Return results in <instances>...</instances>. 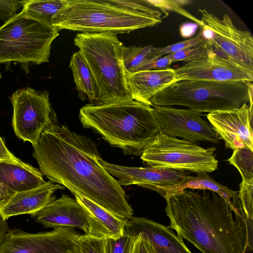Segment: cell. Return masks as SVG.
<instances>
[{
	"label": "cell",
	"instance_id": "obj_1",
	"mask_svg": "<svg viewBox=\"0 0 253 253\" xmlns=\"http://www.w3.org/2000/svg\"><path fill=\"white\" fill-rule=\"evenodd\" d=\"M33 147L40 171L49 180L126 221L133 216L125 191L99 163L97 146L90 138L55 124Z\"/></svg>",
	"mask_w": 253,
	"mask_h": 253
},
{
	"label": "cell",
	"instance_id": "obj_2",
	"mask_svg": "<svg viewBox=\"0 0 253 253\" xmlns=\"http://www.w3.org/2000/svg\"><path fill=\"white\" fill-rule=\"evenodd\" d=\"M164 198L169 227L202 253H246V240L232 211L217 193L185 189Z\"/></svg>",
	"mask_w": 253,
	"mask_h": 253
},
{
	"label": "cell",
	"instance_id": "obj_3",
	"mask_svg": "<svg viewBox=\"0 0 253 253\" xmlns=\"http://www.w3.org/2000/svg\"><path fill=\"white\" fill-rule=\"evenodd\" d=\"M52 25L84 33L117 35L156 26L163 12L150 1L136 0H63Z\"/></svg>",
	"mask_w": 253,
	"mask_h": 253
},
{
	"label": "cell",
	"instance_id": "obj_4",
	"mask_svg": "<svg viewBox=\"0 0 253 253\" xmlns=\"http://www.w3.org/2000/svg\"><path fill=\"white\" fill-rule=\"evenodd\" d=\"M79 119L84 128L127 155L140 156L160 131L154 107L133 100L86 104Z\"/></svg>",
	"mask_w": 253,
	"mask_h": 253
},
{
	"label": "cell",
	"instance_id": "obj_5",
	"mask_svg": "<svg viewBox=\"0 0 253 253\" xmlns=\"http://www.w3.org/2000/svg\"><path fill=\"white\" fill-rule=\"evenodd\" d=\"M74 43L94 78L98 89L95 104L132 100L123 63L125 46L116 35L80 33L76 35Z\"/></svg>",
	"mask_w": 253,
	"mask_h": 253
},
{
	"label": "cell",
	"instance_id": "obj_6",
	"mask_svg": "<svg viewBox=\"0 0 253 253\" xmlns=\"http://www.w3.org/2000/svg\"><path fill=\"white\" fill-rule=\"evenodd\" d=\"M253 83L186 80L176 81L152 97L151 105L182 106L202 112L240 108L253 102Z\"/></svg>",
	"mask_w": 253,
	"mask_h": 253
},
{
	"label": "cell",
	"instance_id": "obj_7",
	"mask_svg": "<svg viewBox=\"0 0 253 253\" xmlns=\"http://www.w3.org/2000/svg\"><path fill=\"white\" fill-rule=\"evenodd\" d=\"M59 35L57 28L20 12L0 27V64L47 62Z\"/></svg>",
	"mask_w": 253,
	"mask_h": 253
},
{
	"label": "cell",
	"instance_id": "obj_8",
	"mask_svg": "<svg viewBox=\"0 0 253 253\" xmlns=\"http://www.w3.org/2000/svg\"><path fill=\"white\" fill-rule=\"evenodd\" d=\"M216 148L167 135L161 131L145 148L140 158L150 167L180 171L211 172L218 168Z\"/></svg>",
	"mask_w": 253,
	"mask_h": 253
},
{
	"label": "cell",
	"instance_id": "obj_9",
	"mask_svg": "<svg viewBox=\"0 0 253 253\" xmlns=\"http://www.w3.org/2000/svg\"><path fill=\"white\" fill-rule=\"evenodd\" d=\"M199 25L208 43L223 56L246 69L253 72V37L250 32L237 28L225 14L219 19L205 9Z\"/></svg>",
	"mask_w": 253,
	"mask_h": 253
},
{
	"label": "cell",
	"instance_id": "obj_10",
	"mask_svg": "<svg viewBox=\"0 0 253 253\" xmlns=\"http://www.w3.org/2000/svg\"><path fill=\"white\" fill-rule=\"evenodd\" d=\"M12 126L16 135L34 146L43 131L55 124V114L48 93L30 87L17 90L10 97Z\"/></svg>",
	"mask_w": 253,
	"mask_h": 253
},
{
	"label": "cell",
	"instance_id": "obj_11",
	"mask_svg": "<svg viewBox=\"0 0 253 253\" xmlns=\"http://www.w3.org/2000/svg\"><path fill=\"white\" fill-rule=\"evenodd\" d=\"M80 235L69 227L38 233L9 229L0 244V253H66Z\"/></svg>",
	"mask_w": 253,
	"mask_h": 253
},
{
	"label": "cell",
	"instance_id": "obj_12",
	"mask_svg": "<svg viewBox=\"0 0 253 253\" xmlns=\"http://www.w3.org/2000/svg\"><path fill=\"white\" fill-rule=\"evenodd\" d=\"M174 72L175 82L186 80L248 83L253 81V72L220 55L211 45L205 54L174 69Z\"/></svg>",
	"mask_w": 253,
	"mask_h": 253
},
{
	"label": "cell",
	"instance_id": "obj_13",
	"mask_svg": "<svg viewBox=\"0 0 253 253\" xmlns=\"http://www.w3.org/2000/svg\"><path fill=\"white\" fill-rule=\"evenodd\" d=\"M154 110L160 131L167 135L182 137L194 142L202 141L216 143L220 139L199 112L170 106H156Z\"/></svg>",
	"mask_w": 253,
	"mask_h": 253
},
{
	"label": "cell",
	"instance_id": "obj_14",
	"mask_svg": "<svg viewBox=\"0 0 253 253\" xmlns=\"http://www.w3.org/2000/svg\"><path fill=\"white\" fill-rule=\"evenodd\" d=\"M207 118L214 130L233 151L247 147L253 151V102L240 108L208 113Z\"/></svg>",
	"mask_w": 253,
	"mask_h": 253
},
{
	"label": "cell",
	"instance_id": "obj_15",
	"mask_svg": "<svg viewBox=\"0 0 253 253\" xmlns=\"http://www.w3.org/2000/svg\"><path fill=\"white\" fill-rule=\"evenodd\" d=\"M101 166L113 176L117 178L121 186L136 185L155 191L160 194L164 189L178 183L185 172L156 167H130L113 164L100 157Z\"/></svg>",
	"mask_w": 253,
	"mask_h": 253
},
{
	"label": "cell",
	"instance_id": "obj_16",
	"mask_svg": "<svg viewBox=\"0 0 253 253\" xmlns=\"http://www.w3.org/2000/svg\"><path fill=\"white\" fill-rule=\"evenodd\" d=\"M124 233L147 240L156 253H192L169 227L145 217H131L126 221Z\"/></svg>",
	"mask_w": 253,
	"mask_h": 253
},
{
	"label": "cell",
	"instance_id": "obj_17",
	"mask_svg": "<svg viewBox=\"0 0 253 253\" xmlns=\"http://www.w3.org/2000/svg\"><path fill=\"white\" fill-rule=\"evenodd\" d=\"M36 221L46 228L69 227L82 230L89 234L87 213L76 200L62 194L51 201L36 215Z\"/></svg>",
	"mask_w": 253,
	"mask_h": 253
},
{
	"label": "cell",
	"instance_id": "obj_18",
	"mask_svg": "<svg viewBox=\"0 0 253 253\" xmlns=\"http://www.w3.org/2000/svg\"><path fill=\"white\" fill-rule=\"evenodd\" d=\"M65 188L49 180L40 187L15 193L9 201L0 210V216L6 220L11 216L30 214L33 216L55 199L52 195L58 190Z\"/></svg>",
	"mask_w": 253,
	"mask_h": 253
},
{
	"label": "cell",
	"instance_id": "obj_19",
	"mask_svg": "<svg viewBox=\"0 0 253 253\" xmlns=\"http://www.w3.org/2000/svg\"><path fill=\"white\" fill-rule=\"evenodd\" d=\"M132 100L151 105V100L165 87L175 82L174 69L141 71L126 75Z\"/></svg>",
	"mask_w": 253,
	"mask_h": 253
},
{
	"label": "cell",
	"instance_id": "obj_20",
	"mask_svg": "<svg viewBox=\"0 0 253 253\" xmlns=\"http://www.w3.org/2000/svg\"><path fill=\"white\" fill-rule=\"evenodd\" d=\"M75 198L87 213L89 225L88 235L117 239L123 235L126 220L84 197L75 195Z\"/></svg>",
	"mask_w": 253,
	"mask_h": 253
},
{
	"label": "cell",
	"instance_id": "obj_21",
	"mask_svg": "<svg viewBox=\"0 0 253 253\" xmlns=\"http://www.w3.org/2000/svg\"><path fill=\"white\" fill-rule=\"evenodd\" d=\"M0 182L15 193L28 191L46 184L37 169L25 163L0 161Z\"/></svg>",
	"mask_w": 253,
	"mask_h": 253
},
{
	"label": "cell",
	"instance_id": "obj_22",
	"mask_svg": "<svg viewBox=\"0 0 253 253\" xmlns=\"http://www.w3.org/2000/svg\"><path fill=\"white\" fill-rule=\"evenodd\" d=\"M188 189L214 192L223 198L232 212L235 211L231 199L237 192L217 183L205 172H198L195 176L189 175L185 176L176 184L164 189L160 195L164 198L167 195L180 192Z\"/></svg>",
	"mask_w": 253,
	"mask_h": 253
},
{
	"label": "cell",
	"instance_id": "obj_23",
	"mask_svg": "<svg viewBox=\"0 0 253 253\" xmlns=\"http://www.w3.org/2000/svg\"><path fill=\"white\" fill-rule=\"evenodd\" d=\"M69 66L77 90L86 96L90 104H95L98 98L97 87L92 72L80 51L72 54Z\"/></svg>",
	"mask_w": 253,
	"mask_h": 253
},
{
	"label": "cell",
	"instance_id": "obj_24",
	"mask_svg": "<svg viewBox=\"0 0 253 253\" xmlns=\"http://www.w3.org/2000/svg\"><path fill=\"white\" fill-rule=\"evenodd\" d=\"M21 2L23 7L21 13L51 27L53 17L63 5V0H26Z\"/></svg>",
	"mask_w": 253,
	"mask_h": 253
},
{
	"label": "cell",
	"instance_id": "obj_25",
	"mask_svg": "<svg viewBox=\"0 0 253 253\" xmlns=\"http://www.w3.org/2000/svg\"><path fill=\"white\" fill-rule=\"evenodd\" d=\"M157 47L152 45L125 47L123 63L126 74L136 72L145 62L153 59Z\"/></svg>",
	"mask_w": 253,
	"mask_h": 253
},
{
	"label": "cell",
	"instance_id": "obj_26",
	"mask_svg": "<svg viewBox=\"0 0 253 253\" xmlns=\"http://www.w3.org/2000/svg\"><path fill=\"white\" fill-rule=\"evenodd\" d=\"M227 161L238 170L243 181L253 182V151L247 147L235 150Z\"/></svg>",
	"mask_w": 253,
	"mask_h": 253
},
{
	"label": "cell",
	"instance_id": "obj_27",
	"mask_svg": "<svg viewBox=\"0 0 253 253\" xmlns=\"http://www.w3.org/2000/svg\"><path fill=\"white\" fill-rule=\"evenodd\" d=\"M253 182L246 183L242 181L240 184L239 198L234 199L232 204L244 217L248 223L253 226Z\"/></svg>",
	"mask_w": 253,
	"mask_h": 253
},
{
	"label": "cell",
	"instance_id": "obj_28",
	"mask_svg": "<svg viewBox=\"0 0 253 253\" xmlns=\"http://www.w3.org/2000/svg\"><path fill=\"white\" fill-rule=\"evenodd\" d=\"M206 42L207 41L204 36L203 31L201 29L196 37L190 40L168 45L163 47H157L154 54V59H157L163 55L165 56V55L174 53L187 48L194 47Z\"/></svg>",
	"mask_w": 253,
	"mask_h": 253
},
{
	"label": "cell",
	"instance_id": "obj_29",
	"mask_svg": "<svg viewBox=\"0 0 253 253\" xmlns=\"http://www.w3.org/2000/svg\"><path fill=\"white\" fill-rule=\"evenodd\" d=\"M80 253H106L105 238L88 235H80L76 241Z\"/></svg>",
	"mask_w": 253,
	"mask_h": 253
},
{
	"label": "cell",
	"instance_id": "obj_30",
	"mask_svg": "<svg viewBox=\"0 0 253 253\" xmlns=\"http://www.w3.org/2000/svg\"><path fill=\"white\" fill-rule=\"evenodd\" d=\"M135 237L124 233L117 239H105L106 253H132Z\"/></svg>",
	"mask_w": 253,
	"mask_h": 253
},
{
	"label": "cell",
	"instance_id": "obj_31",
	"mask_svg": "<svg viewBox=\"0 0 253 253\" xmlns=\"http://www.w3.org/2000/svg\"><path fill=\"white\" fill-rule=\"evenodd\" d=\"M210 44L206 42L194 47L187 48L179 51L165 55L172 63L183 61H192L205 54L209 49Z\"/></svg>",
	"mask_w": 253,
	"mask_h": 253
},
{
	"label": "cell",
	"instance_id": "obj_32",
	"mask_svg": "<svg viewBox=\"0 0 253 253\" xmlns=\"http://www.w3.org/2000/svg\"><path fill=\"white\" fill-rule=\"evenodd\" d=\"M21 6L20 0H0V19L7 21L17 14L16 12Z\"/></svg>",
	"mask_w": 253,
	"mask_h": 253
},
{
	"label": "cell",
	"instance_id": "obj_33",
	"mask_svg": "<svg viewBox=\"0 0 253 253\" xmlns=\"http://www.w3.org/2000/svg\"><path fill=\"white\" fill-rule=\"evenodd\" d=\"M171 61L164 56L157 59L149 60L144 63L138 69V71L153 70H161L169 68L172 64Z\"/></svg>",
	"mask_w": 253,
	"mask_h": 253
},
{
	"label": "cell",
	"instance_id": "obj_34",
	"mask_svg": "<svg viewBox=\"0 0 253 253\" xmlns=\"http://www.w3.org/2000/svg\"><path fill=\"white\" fill-rule=\"evenodd\" d=\"M132 253H156L149 242L139 234L135 237Z\"/></svg>",
	"mask_w": 253,
	"mask_h": 253
},
{
	"label": "cell",
	"instance_id": "obj_35",
	"mask_svg": "<svg viewBox=\"0 0 253 253\" xmlns=\"http://www.w3.org/2000/svg\"><path fill=\"white\" fill-rule=\"evenodd\" d=\"M0 161L13 162L16 164H22L24 162L17 158L5 145L2 139L0 136Z\"/></svg>",
	"mask_w": 253,
	"mask_h": 253
},
{
	"label": "cell",
	"instance_id": "obj_36",
	"mask_svg": "<svg viewBox=\"0 0 253 253\" xmlns=\"http://www.w3.org/2000/svg\"><path fill=\"white\" fill-rule=\"evenodd\" d=\"M15 193L0 182V210L9 201Z\"/></svg>",
	"mask_w": 253,
	"mask_h": 253
},
{
	"label": "cell",
	"instance_id": "obj_37",
	"mask_svg": "<svg viewBox=\"0 0 253 253\" xmlns=\"http://www.w3.org/2000/svg\"><path fill=\"white\" fill-rule=\"evenodd\" d=\"M9 230L6 220L0 217V245L3 237Z\"/></svg>",
	"mask_w": 253,
	"mask_h": 253
},
{
	"label": "cell",
	"instance_id": "obj_38",
	"mask_svg": "<svg viewBox=\"0 0 253 253\" xmlns=\"http://www.w3.org/2000/svg\"><path fill=\"white\" fill-rule=\"evenodd\" d=\"M66 253H80L77 247L76 242L73 246Z\"/></svg>",
	"mask_w": 253,
	"mask_h": 253
},
{
	"label": "cell",
	"instance_id": "obj_39",
	"mask_svg": "<svg viewBox=\"0 0 253 253\" xmlns=\"http://www.w3.org/2000/svg\"><path fill=\"white\" fill-rule=\"evenodd\" d=\"M1 73H0V79L1 78Z\"/></svg>",
	"mask_w": 253,
	"mask_h": 253
}]
</instances>
